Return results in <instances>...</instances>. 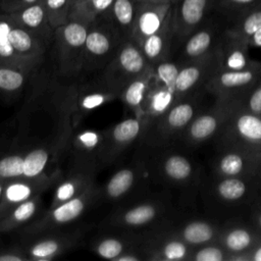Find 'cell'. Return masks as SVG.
<instances>
[{"label":"cell","instance_id":"bcb514c9","mask_svg":"<svg viewBox=\"0 0 261 261\" xmlns=\"http://www.w3.org/2000/svg\"><path fill=\"white\" fill-rule=\"evenodd\" d=\"M77 142L80 146L86 149H92L96 147L99 137L95 132H84L77 136Z\"/></svg>","mask_w":261,"mask_h":261},{"label":"cell","instance_id":"74e56055","mask_svg":"<svg viewBox=\"0 0 261 261\" xmlns=\"http://www.w3.org/2000/svg\"><path fill=\"white\" fill-rule=\"evenodd\" d=\"M180 64L173 61L161 60L156 66V76L162 86L174 90V84L178 75Z\"/></svg>","mask_w":261,"mask_h":261},{"label":"cell","instance_id":"2e32d148","mask_svg":"<svg viewBox=\"0 0 261 261\" xmlns=\"http://www.w3.org/2000/svg\"><path fill=\"white\" fill-rule=\"evenodd\" d=\"M89 201L90 194L84 192L70 200L58 204L54 206L45 222L48 224H63L72 221L83 213Z\"/></svg>","mask_w":261,"mask_h":261},{"label":"cell","instance_id":"f1b7e54d","mask_svg":"<svg viewBox=\"0 0 261 261\" xmlns=\"http://www.w3.org/2000/svg\"><path fill=\"white\" fill-rule=\"evenodd\" d=\"M261 5V0H216V10L225 15L229 22L239 15Z\"/></svg>","mask_w":261,"mask_h":261},{"label":"cell","instance_id":"d4e9b609","mask_svg":"<svg viewBox=\"0 0 261 261\" xmlns=\"http://www.w3.org/2000/svg\"><path fill=\"white\" fill-rule=\"evenodd\" d=\"M38 186L34 182L28 181H13L9 184L3 192L2 201L0 204V211L10 209L22 203L23 201L33 197Z\"/></svg>","mask_w":261,"mask_h":261},{"label":"cell","instance_id":"30bf717a","mask_svg":"<svg viewBox=\"0 0 261 261\" xmlns=\"http://www.w3.org/2000/svg\"><path fill=\"white\" fill-rule=\"evenodd\" d=\"M250 45L224 32L216 51L219 58V70H238L256 65L258 62L249 57Z\"/></svg>","mask_w":261,"mask_h":261},{"label":"cell","instance_id":"db71d44e","mask_svg":"<svg viewBox=\"0 0 261 261\" xmlns=\"http://www.w3.org/2000/svg\"><path fill=\"white\" fill-rule=\"evenodd\" d=\"M3 192H4V187L0 182V204H1V201H2V197H3Z\"/></svg>","mask_w":261,"mask_h":261},{"label":"cell","instance_id":"52a82bcc","mask_svg":"<svg viewBox=\"0 0 261 261\" xmlns=\"http://www.w3.org/2000/svg\"><path fill=\"white\" fill-rule=\"evenodd\" d=\"M216 11V0H175L172 25L178 44Z\"/></svg>","mask_w":261,"mask_h":261},{"label":"cell","instance_id":"7bdbcfd3","mask_svg":"<svg viewBox=\"0 0 261 261\" xmlns=\"http://www.w3.org/2000/svg\"><path fill=\"white\" fill-rule=\"evenodd\" d=\"M122 243L119 240L112 238L101 241L96 248L97 254L105 259H115L122 253Z\"/></svg>","mask_w":261,"mask_h":261},{"label":"cell","instance_id":"836d02e7","mask_svg":"<svg viewBox=\"0 0 261 261\" xmlns=\"http://www.w3.org/2000/svg\"><path fill=\"white\" fill-rule=\"evenodd\" d=\"M141 130V123L136 118L125 119L112 129V139L116 145H125L134 141Z\"/></svg>","mask_w":261,"mask_h":261},{"label":"cell","instance_id":"8992f818","mask_svg":"<svg viewBox=\"0 0 261 261\" xmlns=\"http://www.w3.org/2000/svg\"><path fill=\"white\" fill-rule=\"evenodd\" d=\"M218 70L219 58L216 49L206 56L182 64L174 84L175 102L204 89L207 82Z\"/></svg>","mask_w":261,"mask_h":261},{"label":"cell","instance_id":"277c9868","mask_svg":"<svg viewBox=\"0 0 261 261\" xmlns=\"http://www.w3.org/2000/svg\"><path fill=\"white\" fill-rule=\"evenodd\" d=\"M233 106L234 103L215 100L209 108L200 112L186 126L180 133L181 139L192 147L215 139L231 113Z\"/></svg>","mask_w":261,"mask_h":261},{"label":"cell","instance_id":"7dc6e473","mask_svg":"<svg viewBox=\"0 0 261 261\" xmlns=\"http://www.w3.org/2000/svg\"><path fill=\"white\" fill-rule=\"evenodd\" d=\"M105 96L102 94H91L86 96L83 100H82V107L86 110H90L93 109L97 106H99L100 104H102L105 101Z\"/></svg>","mask_w":261,"mask_h":261},{"label":"cell","instance_id":"11a10c76","mask_svg":"<svg viewBox=\"0 0 261 261\" xmlns=\"http://www.w3.org/2000/svg\"><path fill=\"white\" fill-rule=\"evenodd\" d=\"M259 175H260V178H261V170H260V172H259Z\"/></svg>","mask_w":261,"mask_h":261},{"label":"cell","instance_id":"ee69618b","mask_svg":"<svg viewBox=\"0 0 261 261\" xmlns=\"http://www.w3.org/2000/svg\"><path fill=\"white\" fill-rule=\"evenodd\" d=\"M195 261H223L228 259L225 256V251L217 246H206L196 251L192 257Z\"/></svg>","mask_w":261,"mask_h":261},{"label":"cell","instance_id":"4dcf8cb0","mask_svg":"<svg viewBox=\"0 0 261 261\" xmlns=\"http://www.w3.org/2000/svg\"><path fill=\"white\" fill-rule=\"evenodd\" d=\"M158 210L152 204H142L127 210L122 217L125 224L140 226L151 222L157 215Z\"/></svg>","mask_w":261,"mask_h":261},{"label":"cell","instance_id":"ab89813d","mask_svg":"<svg viewBox=\"0 0 261 261\" xmlns=\"http://www.w3.org/2000/svg\"><path fill=\"white\" fill-rule=\"evenodd\" d=\"M24 82L23 74L13 67H0V89L14 91L19 89Z\"/></svg>","mask_w":261,"mask_h":261},{"label":"cell","instance_id":"9a60e30c","mask_svg":"<svg viewBox=\"0 0 261 261\" xmlns=\"http://www.w3.org/2000/svg\"><path fill=\"white\" fill-rule=\"evenodd\" d=\"M102 17L96 19L89 24V31L85 43L84 51L91 56H104L111 50L112 38L110 32L106 28V18H104V25L102 27Z\"/></svg>","mask_w":261,"mask_h":261},{"label":"cell","instance_id":"4316f807","mask_svg":"<svg viewBox=\"0 0 261 261\" xmlns=\"http://www.w3.org/2000/svg\"><path fill=\"white\" fill-rule=\"evenodd\" d=\"M175 102L174 90L162 86L155 90L149 97L147 110L151 115H163Z\"/></svg>","mask_w":261,"mask_h":261},{"label":"cell","instance_id":"f546056e","mask_svg":"<svg viewBox=\"0 0 261 261\" xmlns=\"http://www.w3.org/2000/svg\"><path fill=\"white\" fill-rule=\"evenodd\" d=\"M10 19L5 13L0 15V58L7 63H20L24 59L14 51L8 40V31L10 28Z\"/></svg>","mask_w":261,"mask_h":261},{"label":"cell","instance_id":"7402d4cb","mask_svg":"<svg viewBox=\"0 0 261 261\" xmlns=\"http://www.w3.org/2000/svg\"><path fill=\"white\" fill-rule=\"evenodd\" d=\"M257 236L252 229L246 227H233L222 236L223 248L232 254H242L255 246Z\"/></svg>","mask_w":261,"mask_h":261},{"label":"cell","instance_id":"d590c367","mask_svg":"<svg viewBox=\"0 0 261 261\" xmlns=\"http://www.w3.org/2000/svg\"><path fill=\"white\" fill-rule=\"evenodd\" d=\"M147 80L141 77L132 82L123 93L124 102L132 108H138L147 97Z\"/></svg>","mask_w":261,"mask_h":261},{"label":"cell","instance_id":"6da1fadb","mask_svg":"<svg viewBox=\"0 0 261 261\" xmlns=\"http://www.w3.org/2000/svg\"><path fill=\"white\" fill-rule=\"evenodd\" d=\"M212 159L213 172L219 177L234 176L252 179L261 170V150L216 141Z\"/></svg>","mask_w":261,"mask_h":261},{"label":"cell","instance_id":"f5cc1de1","mask_svg":"<svg viewBox=\"0 0 261 261\" xmlns=\"http://www.w3.org/2000/svg\"><path fill=\"white\" fill-rule=\"evenodd\" d=\"M255 221H256L257 226L261 229V211H259V212L256 213V215H255Z\"/></svg>","mask_w":261,"mask_h":261},{"label":"cell","instance_id":"1f68e13d","mask_svg":"<svg viewBox=\"0 0 261 261\" xmlns=\"http://www.w3.org/2000/svg\"><path fill=\"white\" fill-rule=\"evenodd\" d=\"M135 174L130 169H121L117 171L108 181L106 192L111 198H118L125 194L134 185Z\"/></svg>","mask_w":261,"mask_h":261},{"label":"cell","instance_id":"f907efd6","mask_svg":"<svg viewBox=\"0 0 261 261\" xmlns=\"http://www.w3.org/2000/svg\"><path fill=\"white\" fill-rule=\"evenodd\" d=\"M23 258L21 256H17V255H13V254H4V255H0V261H19L22 260Z\"/></svg>","mask_w":261,"mask_h":261},{"label":"cell","instance_id":"4fadbf2b","mask_svg":"<svg viewBox=\"0 0 261 261\" xmlns=\"http://www.w3.org/2000/svg\"><path fill=\"white\" fill-rule=\"evenodd\" d=\"M114 0H74L71 2L69 19L83 21L87 24L107 16Z\"/></svg>","mask_w":261,"mask_h":261},{"label":"cell","instance_id":"9c48e42d","mask_svg":"<svg viewBox=\"0 0 261 261\" xmlns=\"http://www.w3.org/2000/svg\"><path fill=\"white\" fill-rule=\"evenodd\" d=\"M174 1L156 4L139 2L138 13L130 38L137 44H140L148 36L159 32L170 18Z\"/></svg>","mask_w":261,"mask_h":261},{"label":"cell","instance_id":"7a4b0ae2","mask_svg":"<svg viewBox=\"0 0 261 261\" xmlns=\"http://www.w3.org/2000/svg\"><path fill=\"white\" fill-rule=\"evenodd\" d=\"M228 24V18L216 10L179 43L180 50L177 63L182 65L213 52Z\"/></svg>","mask_w":261,"mask_h":261},{"label":"cell","instance_id":"ba28073f","mask_svg":"<svg viewBox=\"0 0 261 261\" xmlns=\"http://www.w3.org/2000/svg\"><path fill=\"white\" fill-rule=\"evenodd\" d=\"M206 88L188 95L176 102L163 114V127L167 134H180L202 111L209 108Z\"/></svg>","mask_w":261,"mask_h":261},{"label":"cell","instance_id":"cb8c5ba5","mask_svg":"<svg viewBox=\"0 0 261 261\" xmlns=\"http://www.w3.org/2000/svg\"><path fill=\"white\" fill-rule=\"evenodd\" d=\"M216 237V230L212 224L202 220H194L187 223L180 233V239L190 246H200L210 243Z\"/></svg>","mask_w":261,"mask_h":261},{"label":"cell","instance_id":"5b68a950","mask_svg":"<svg viewBox=\"0 0 261 261\" xmlns=\"http://www.w3.org/2000/svg\"><path fill=\"white\" fill-rule=\"evenodd\" d=\"M215 141L261 150V116L234 104Z\"/></svg>","mask_w":261,"mask_h":261},{"label":"cell","instance_id":"83f0119b","mask_svg":"<svg viewBox=\"0 0 261 261\" xmlns=\"http://www.w3.org/2000/svg\"><path fill=\"white\" fill-rule=\"evenodd\" d=\"M43 3L52 29H56L68 21L71 0H43Z\"/></svg>","mask_w":261,"mask_h":261},{"label":"cell","instance_id":"9f6ffc18","mask_svg":"<svg viewBox=\"0 0 261 261\" xmlns=\"http://www.w3.org/2000/svg\"><path fill=\"white\" fill-rule=\"evenodd\" d=\"M72 1H74V0H71V2H72Z\"/></svg>","mask_w":261,"mask_h":261},{"label":"cell","instance_id":"3957f363","mask_svg":"<svg viewBox=\"0 0 261 261\" xmlns=\"http://www.w3.org/2000/svg\"><path fill=\"white\" fill-rule=\"evenodd\" d=\"M261 80V63L238 70H218L206 84L215 100L237 104Z\"/></svg>","mask_w":261,"mask_h":261},{"label":"cell","instance_id":"d6986e66","mask_svg":"<svg viewBox=\"0 0 261 261\" xmlns=\"http://www.w3.org/2000/svg\"><path fill=\"white\" fill-rule=\"evenodd\" d=\"M259 30H261V5L232 19L226 29V33L249 44L251 37Z\"/></svg>","mask_w":261,"mask_h":261},{"label":"cell","instance_id":"44dd1931","mask_svg":"<svg viewBox=\"0 0 261 261\" xmlns=\"http://www.w3.org/2000/svg\"><path fill=\"white\" fill-rule=\"evenodd\" d=\"M117 63L126 73L139 74L147 65V59L137 43L126 42L117 54Z\"/></svg>","mask_w":261,"mask_h":261},{"label":"cell","instance_id":"5bb4252c","mask_svg":"<svg viewBox=\"0 0 261 261\" xmlns=\"http://www.w3.org/2000/svg\"><path fill=\"white\" fill-rule=\"evenodd\" d=\"M55 31L59 44L67 51L79 52L85 49L89 24L80 20L68 19L67 22L56 28Z\"/></svg>","mask_w":261,"mask_h":261},{"label":"cell","instance_id":"e0dca14e","mask_svg":"<svg viewBox=\"0 0 261 261\" xmlns=\"http://www.w3.org/2000/svg\"><path fill=\"white\" fill-rule=\"evenodd\" d=\"M138 8V0H114L107 16L116 29L132 37Z\"/></svg>","mask_w":261,"mask_h":261},{"label":"cell","instance_id":"8d00e7d4","mask_svg":"<svg viewBox=\"0 0 261 261\" xmlns=\"http://www.w3.org/2000/svg\"><path fill=\"white\" fill-rule=\"evenodd\" d=\"M160 257L164 260L174 261L188 259L190 255L189 244H187L181 239H172L164 243L160 250Z\"/></svg>","mask_w":261,"mask_h":261},{"label":"cell","instance_id":"60d3db41","mask_svg":"<svg viewBox=\"0 0 261 261\" xmlns=\"http://www.w3.org/2000/svg\"><path fill=\"white\" fill-rule=\"evenodd\" d=\"M82 186H83V182L80 178H70L63 181L55 192L53 206L61 204L77 196V193L81 190Z\"/></svg>","mask_w":261,"mask_h":261},{"label":"cell","instance_id":"816d5d0a","mask_svg":"<svg viewBox=\"0 0 261 261\" xmlns=\"http://www.w3.org/2000/svg\"><path fill=\"white\" fill-rule=\"evenodd\" d=\"M141 3H146V4H156V3H162V2H167V1H174V0H138Z\"/></svg>","mask_w":261,"mask_h":261},{"label":"cell","instance_id":"f35d334b","mask_svg":"<svg viewBox=\"0 0 261 261\" xmlns=\"http://www.w3.org/2000/svg\"><path fill=\"white\" fill-rule=\"evenodd\" d=\"M23 176V157L10 155L0 160V178H16Z\"/></svg>","mask_w":261,"mask_h":261},{"label":"cell","instance_id":"681fc988","mask_svg":"<svg viewBox=\"0 0 261 261\" xmlns=\"http://www.w3.org/2000/svg\"><path fill=\"white\" fill-rule=\"evenodd\" d=\"M248 260L261 261V245L254 248L252 252H250V256H248Z\"/></svg>","mask_w":261,"mask_h":261},{"label":"cell","instance_id":"7c38bea8","mask_svg":"<svg viewBox=\"0 0 261 261\" xmlns=\"http://www.w3.org/2000/svg\"><path fill=\"white\" fill-rule=\"evenodd\" d=\"M14 23L34 33H40L47 29H52L49 24L47 10L43 0L25 6L11 13H5Z\"/></svg>","mask_w":261,"mask_h":261},{"label":"cell","instance_id":"b9f144b4","mask_svg":"<svg viewBox=\"0 0 261 261\" xmlns=\"http://www.w3.org/2000/svg\"><path fill=\"white\" fill-rule=\"evenodd\" d=\"M237 105L251 113L261 116V80L237 103Z\"/></svg>","mask_w":261,"mask_h":261},{"label":"cell","instance_id":"f6af8a7d","mask_svg":"<svg viewBox=\"0 0 261 261\" xmlns=\"http://www.w3.org/2000/svg\"><path fill=\"white\" fill-rule=\"evenodd\" d=\"M42 0H0V12L11 13Z\"/></svg>","mask_w":261,"mask_h":261},{"label":"cell","instance_id":"484cf974","mask_svg":"<svg viewBox=\"0 0 261 261\" xmlns=\"http://www.w3.org/2000/svg\"><path fill=\"white\" fill-rule=\"evenodd\" d=\"M39 207V199L32 197L22 203L13 207L10 213L0 222V229H8L22 222L28 221L33 217Z\"/></svg>","mask_w":261,"mask_h":261},{"label":"cell","instance_id":"ffe728a7","mask_svg":"<svg viewBox=\"0 0 261 261\" xmlns=\"http://www.w3.org/2000/svg\"><path fill=\"white\" fill-rule=\"evenodd\" d=\"M164 174L175 182H187L193 179L196 171L191 160L181 154H171L162 164Z\"/></svg>","mask_w":261,"mask_h":261},{"label":"cell","instance_id":"8fae6325","mask_svg":"<svg viewBox=\"0 0 261 261\" xmlns=\"http://www.w3.org/2000/svg\"><path fill=\"white\" fill-rule=\"evenodd\" d=\"M175 40L173 25H172V13L165 25L157 33L148 36L140 44H138L149 61H161L171 48L172 41Z\"/></svg>","mask_w":261,"mask_h":261},{"label":"cell","instance_id":"c3c4849f","mask_svg":"<svg viewBox=\"0 0 261 261\" xmlns=\"http://www.w3.org/2000/svg\"><path fill=\"white\" fill-rule=\"evenodd\" d=\"M249 45L250 46H256V47H261V30L256 32L251 39L249 40Z\"/></svg>","mask_w":261,"mask_h":261},{"label":"cell","instance_id":"603a6c76","mask_svg":"<svg viewBox=\"0 0 261 261\" xmlns=\"http://www.w3.org/2000/svg\"><path fill=\"white\" fill-rule=\"evenodd\" d=\"M250 178L226 176L220 177L215 186L217 197L225 202H238L246 197L249 191Z\"/></svg>","mask_w":261,"mask_h":261},{"label":"cell","instance_id":"e575fe53","mask_svg":"<svg viewBox=\"0 0 261 261\" xmlns=\"http://www.w3.org/2000/svg\"><path fill=\"white\" fill-rule=\"evenodd\" d=\"M63 243L56 239H45L33 244L29 249V255L36 260H47L61 252Z\"/></svg>","mask_w":261,"mask_h":261},{"label":"cell","instance_id":"d6a6232c","mask_svg":"<svg viewBox=\"0 0 261 261\" xmlns=\"http://www.w3.org/2000/svg\"><path fill=\"white\" fill-rule=\"evenodd\" d=\"M48 162V153L44 149L31 151L23 157V177L34 178L45 168Z\"/></svg>","mask_w":261,"mask_h":261},{"label":"cell","instance_id":"ac0fdd59","mask_svg":"<svg viewBox=\"0 0 261 261\" xmlns=\"http://www.w3.org/2000/svg\"><path fill=\"white\" fill-rule=\"evenodd\" d=\"M10 21L11 23L8 31V40L14 51L24 60H27L29 57L36 56L40 49V43L36 37V34L17 25L11 19Z\"/></svg>","mask_w":261,"mask_h":261}]
</instances>
